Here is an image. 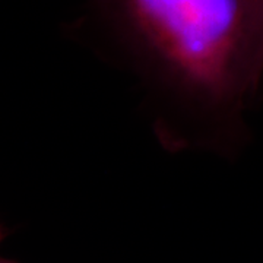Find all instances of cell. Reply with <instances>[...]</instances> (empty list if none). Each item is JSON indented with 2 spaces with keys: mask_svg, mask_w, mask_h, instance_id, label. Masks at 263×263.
Listing matches in <instances>:
<instances>
[{
  "mask_svg": "<svg viewBox=\"0 0 263 263\" xmlns=\"http://www.w3.org/2000/svg\"><path fill=\"white\" fill-rule=\"evenodd\" d=\"M9 235V230H8V227L3 226V222L0 221V246L3 245V241L6 240V237ZM2 257V256H0Z\"/></svg>",
  "mask_w": 263,
  "mask_h": 263,
  "instance_id": "cell-2",
  "label": "cell"
},
{
  "mask_svg": "<svg viewBox=\"0 0 263 263\" xmlns=\"http://www.w3.org/2000/svg\"><path fill=\"white\" fill-rule=\"evenodd\" d=\"M0 263H18V262L10 260V259H6V257H0Z\"/></svg>",
  "mask_w": 263,
  "mask_h": 263,
  "instance_id": "cell-3",
  "label": "cell"
},
{
  "mask_svg": "<svg viewBox=\"0 0 263 263\" xmlns=\"http://www.w3.org/2000/svg\"><path fill=\"white\" fill-rule=\"evenodd\" d=\"M73 31L142 88L170 152L233 158L263 89V0H84Z\"/></svg>",
  "mask_w": 263,
  "mask_h": 263,
  "instance_id": "cell-1",
  "label": "cell"
}]
</instances>
